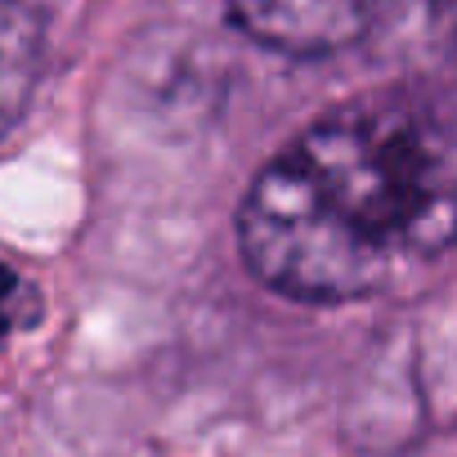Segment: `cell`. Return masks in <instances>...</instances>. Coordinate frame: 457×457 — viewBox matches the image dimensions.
I'll list each match as a JSON object with an SVG mask.
<instances>
[{
  "label": "cell",
  "instance_id": "6da1fadb",
  "mask_svg": "<svg viewBox=\"0 0 457 457\" xmlns=\"http://www.w3.org/2000/svg\"><path fill=\"white\" fill-rule=\"evenodd\" d=\"M457 243V153L399 95L350 99L278 148L238 206L243 265L278 296L345 305L430 274Z\"/></svg>",
  "mask_w": 457,
  "mask_h": 457
},
{
  "label": "cell",
  "instance_id": "7a4b0ae2",
  "mask_svg": "<svg viewBox=\"0 0 457 457\" xmlns=\"http://www.w3.org/2000/svg\"><path fill=\"white\" fill-rule=\"evenodd\" d=\"M228 19L243 37L274 54L323 59L359 46L390 0H224Z\"/></svg>",
  "mask_w": 457,
  "mask_h": 457
}]
</instances>
